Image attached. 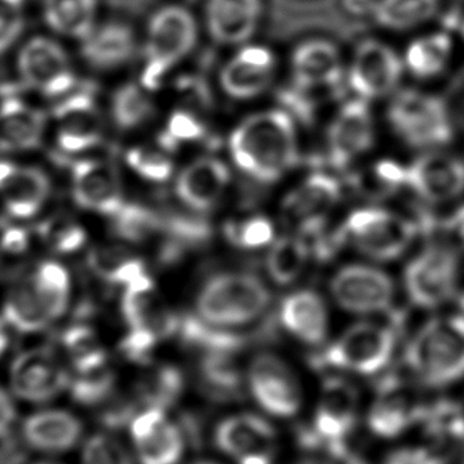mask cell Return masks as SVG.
Wrapping results in <instances>:
<instances>
[{
    "label": "cell",
    "mask_w": 464,
    "mask_h": 464,
    "mask_svg": "<svg viewBox=\"0 0 464 464\" xmlns=\"http://www.w3.org/2000/svg\"><path fill=\"white\" fill-rule=\"evenodd\" d=\"M72 299V278L62 262H37L8 288L3 303L7 326L24 333H40L63 318Z\"/></svg>",
    "instance_id": "cell-1"
},
{
    "label": "cell",
    "mask_w": 464,
    "mask_h": 464,
    "mask_svg": "<svg viewBox=\"0 0 464 464\" xmlns=\"http://www.w3.org/2000/svg\"><path fill=\"white\" fill-rule=\"evenodd\" d=\"M230 150L240 170L261 181H275L297 160L294 122L281 111L251 116L232 133Z\"/></svg>",
    "instance_id": "cell-2"
},
{
    "label": "cell",
    "mask_w": 464,
    "mask_h": 464,
    "mask_svg": "<svg viewBox=\"0 0 464 464\" xmlns=\"http://www.w3.org/2000/svg\"><path fill=\"white\" fill-rule=\"evenodd\" d=\"M406 365L417 383L444 390L464 381V318H436L411 338Z\"/></svg>",
    "instance_id": "cell-3"
},
{
    "label": "cell",
    "mask_w": 464,
    "mask_h": 464,
    "mask_svg": "<svg viewBox=\"0 0 464 464\" xmlns=\"http://www.w3.org/2000/svg\"><path fill=\"white\" fill-rule=\"evenodd\" d=\"M270 302L269 289L247 273H225L207 281L198 296V315L212 326H243L258 318Z\"/></svg>",
    "instance_id": "cell-4"
},
{
    "label": "cell",
    "mask_w": 464,
    "mask_h": 464,
    "mask_svg": "<svg viewBox=\"0 0 464 464\" xmlns=\"http://www.w3.org/2000/svg\"><path fill=\"white\" fill-rule=\"evenodd\" d=\"M15 71L22 87L49 100L65 97L78 84L70 52L53 34L22 41L16 48Z\"/></svg>",
    "instance_id": "cell-5"
},
{
    "label": "cell",
    "mask_w": 464,
    "mask_h": 464,
    "mask_svg": "<svg viewBox=\"0 0 464 464\" xmlns=\"http://www.w3.org/2000/svg\"><path fill=\"white\" fill-rule=\"evenodd\" d=\"M198 37V22L188 8L174 5L160 8L147 27L143 86L158 89L169 70L195 48Z\"/></svg>",
    "instance_id": "cell-6"
},
{
    "label": "cell",
    "mask_w": 464,
    "mask_h": 464,
    "mask_svg": "<svg viewBox=\"0 0 464 464\" xmlns=\"http://www.w3.org/2000/svg\"><path fill=\"white\" fill-rule=\"evenodd\" d=\"M246 387L264 416L292 420L304 406V390L296 371L277 354L258 353L248 362Z\"/></svg>",
    "instance_id": "cell-7"
},
{
    "label": "cell",
    "mask_w": 464,
    "mask_h": 464,
    "mask_svg": "<svg viewBox=\"0 0 464 464\" xmlns=\"http://www.w3.org/2000/svg\"><path fill=\"white\" fill-rule=\"evenodd\" d=\"M121 308L130 326L122 351L130 359H146L158 343L179 329V318L154 294L152 280L128 285Z\"/></svg>",
    "instance_id": "cell-8"
},
{
    "label": "cell",
    "mask_w": 464,
    "mask_h": 464,
    "mask_svg": "<svg viewBox=\"0 0 464 464\" xmlns=\"http://www.w3.org/2000/svg\"><path fill=\"white\" fill-rule=\"evenodd\" d=\"M392 130L409 146L436 149L449 143L452 125L443 101L417 90L398 92L389 109Z\"/></svg>",
    "instance_id": "cell-9"
},
{
    "label": "cell",
    "mask_w": 464,
    "mask_h": 464,
    "mask_svg": "<svg viewBox=\"0 0 464 464\" xmlns=\"http://www.w3.org/2000/svg\"><path fill=\"white\" fill-rule=\"evenodd\" d=\"M71 372L59 352L46 346L21 352L8 370L14 398L32 405L53 402L70 389Z\"/></svg>",
    "instance_id": "cell-10"
},
{
    "label": "cell",
    "mask_w": 464,
    "mask_h": 464,
    "mask_svg": "<svg viewBox=\"0 0 464 464\" xmlns=\"http://www.w3.org/2000/svg\"><path fill=\"white\" fill-rule=\"evenodd\" d=\"M395 351L392 330L375 324L349 327L326 351L327 364L357 376L378 375L392 362Z\"/></svg>",
    "instance_id": "cell-11"
},
{
    "label": "cell",
    "mask_w": 464,
    "mask_h": 464,
    "mask_svg": "<svg viewBox=\"0 0 464 464\" xmlns=\"http://www.w3.org/2000/svg\"><path fill=\"white\" fill-rule=\"evenodd\" d=\"M425 406L427 401L416 384L392 379L384 383L371 401L365 422L375 438L395 440L420 427Z\"/></svg>",
    "instance_id": "cell-12"
},
{
    "label": "cell",
    "mask_w": 464,
    "mask_h": 464,
    "mask_svg": "<svg viewBox=\"0 0 464 464\" xmlns=\"http://www.w3.org/2000/svg\"><path fill=\"white\" fill-rule=\"evenodd\" d=\"M346 232L356 247L376 261L400 258L416 237V227L405 218L386 209H360L346 222Z\"/></svg>",
    "instance_id": "cell-13"
},
{
    "label": "cell",
    "mask_w": 464,
    "mask_h": 464,
    "mask_svg": "<svg viewBox=\"0 0 464 464\" xmlns=\"http://www.w3.org/2000/svg\"><path fill=\"white\" fill-rule=\"evenodd\" d=\"M215 444L235 464H275L278 436L266 416L237 413L219 422Z\"/></svg>",
    "instance_id": "cell-14"
},
{
    "label": "cell",
    "mask_w": 464,
    "mask_h": 464,
    "mask_svg": "<svg viewBox=\"0 0 464 464\" xmlns=\"http://www.w3.org/2000/svg\"><path fill=\"white\" fill-rule=\"evenodd\" d=\"M458 276L457 256L450 248L430 247L406 266V292L419 307L436 308L454 296Z\"/></svg>",
    "instance_id": "cell-15"
},
{
    "label": "cell",
    "mask_w": 464,
    "mask_h": 464,
    "mask_svg": "<svg viewBox=\"0 0 464 464\" xmlns=\"http://www.w3.org/2000/svg\"><path fill=\"white\" fill-rule=\"evenodd\" d=\"M130 450L139 464H179L185 454L181 428L165 408L146 406L130 425Z\"/></svg>",
    "instance_id": "cell-16"
},
{
    "label": "cell",
    "mask_w": 464,
    "mask_h": 464,
    "mask_svg": "<svg viewBox=\"0 0 464 464\" xmlns=\"http://www.w3.org/2000/svg\"><path fill=\"white\" fill-rule=\"evenodd\" d=\"M403 71L402 57L392 46L371 38L357 45L349 82L362 100H373L392 94L400 84Z\"/></svg>",
    "instance_id": "cell-17"
},
{
    "label": "cell",
    "mask_w": 464,
    "mask_h": 464,
    "mask_svg": "<svg viewBox=\"0 0 464 464\" xmlns=\"http://www.w3.org/2000/svg\"><path fill=\"white\" fill-rule=\"evenodd\" d=\"M51 193V179L37 166L0 160V207L11 219H34Z\"/></svg>",
    "instance_id": "cell-18"
},
{
    "label": "cell",
    "mask_w": 464,
    "mask_h": 464,
    "mask_svg": "<svg viewBox=\"0 0 464 464\" xmlns=\"http://www.w3.org/2000/svg\"><path fill=\"white\" fill-rule=\"evenodd\" d=\"M362 413L360 394L345 379L330 378L322 384L314 406V432L326 443H341L356 430Z\"/></svg>",
    "instance_id": "cell-19"
},
{
    "label": "cell",
    "mask_w": 464,
    "mask_h": 464,
    "mask_svg": "<svg viewBox=\"0 0 464 464\" xmlns=\"http://www.w3.org/2000/svg\"><path fill=\"white\" fill-rule=\"evenodd\" d=\"M334 299L346 311L356 314L382 313L392 305L395 286L383 270L367 265L343 267L332 281Z\"/></svg>",
    "instance_id": "cell-20"
},
{
    "label": "cell",
    "mask_w": 464,
    "mask_h": 464,
    "mask_svg": "<svg viewBox=\"0 0 464 464\" xmlns=\"http://www.w3.org/2000/svg\"><path fill=\"white\" fill-rule=\"evenodd\" d=\"M406 185L428 203L454 200L464 192V162L447 152H425L406 169Z\"/></svg>",
    "instance_id": "cell-21"
},
{
    "label": "cell",
    "mask_w": 464,
    "mask_h": 464,
    "mask_svg": "<svg viewBox=\"0 0 464 464\" xmlns=\"http://www.w3.org/2000/svg\"><path fill=\"white\" fill-rule=\"evenodd\" d=\"M75 90V89H73ZM68 92L54 113V138L68 154L92 150L103 135V120L94 101L86 94Z\"/></svg>",
    "instance_id": "cell-22"
},
{
    "label": "cell",
    "mask_w": 464,
    "mask_h": 464,
    "mask_svg": "<svg viewBox=\"0 0 464 464\" xmlns=\"http://www.w3.org/2000/svg\"><path fill=\"white\" fill-rule=\"evenodd\" d=\"M21 435L27 447L44 455L72 451L83 438V424L72 411L44 408L22 422Z\"/></svg>",
    "instance_id": "cell-23"
},
{
    "label": "cell",
    "mask_w": 464,
    "mask_h": 464,
    "mask_svg": "<svg viewBox=\"0 0 464 464\" xmlns=\"http://www.w3.org/2000/svg\"><path fill=\"white\" fill-rule=\"evenodd\" d=\"M71 185L76 203L87 211L116 215L124 206L121 177L105 160H81L73 169Z\"/></svg>",
    "instance_id": "cell-24"
},
{
    "label": "cell",
    "mask_w": 464,
    "mask_h": 464,
    "mask_svg": "<svg viewBox=\"0 0 464 464\" xmlns=\"http://www.w3.org/2000/svg\"><path fill=\"white\" fill-rule=\"evenodd\" d=\"M275 68V56L269 49L261 45L243 46L223 68L220 82L230 97L248 100L270 86Z\"/></svg>",
    "instance_id": "cell-25"
},
{
    "label": "cell",
    "mask_w": 464,
    "mask_h": 464,
    "mask_svg": "<svg viewBox=\"0 0 464 464\" xmlns=\"http://www.w3.org/2000/svg\"><path fill=\"white\" fill-rule=\"evenodd\" d=\"M373 144V121L365 101L346 103L333 121L329 132L332 162L338 168L349 165Z\"/></svg>",
    "instance_id": "cell-26"
},
{
    "label": "cell",
    "mask_w": 464,
    "mask_h": 464,
    "mask_svg": "<svg viewBox=\"0 0 464 464\" xmlns=\"http://www.w3.org/2000/svg\"><path fill=\"white\" fill-rule=\"evenodd\" d=\"M78 44L79 54L90 68L113 71L132 59L136 37L132 27L124 22H98Z\"/></svg>",
    "instance_id": "cell-27"
},
{
    "label": "cell",
    "mask_w": 464,
    "mask_h": 464,
    "mask_svg": "<svg viewBox=\"0 0 464 464\" xmlns=\"http://www.w3.org/2000/svg\"><path fill=\"white\" fill-rule=\"evenodd\" d=\"M340 185L332 177L315 174L303 182L284 203L288 219L299 225L302 231L318 230L333 207L340 200Z\"/></svg>",
    "instance_id": "cell-28"
},
{
    "label": "cell",
    "mask_w": 464,
    "mask_h": 464,
    "mask_svg": "<svg viewBox=\"0 0 464 464\" xmlns=\"http://www.w3.org/2000/svg\"><path fill=\"white\" fill-rule=\"evenodd\" d=\"M262 15L261 0H208L206 7L209 35L222 45L250 40Z\"/></svg>",
    "instance_id": "cell-29"
},
{
    "label": "cell",
    "mask_w": 464,
    "mask_h": 464,
    "mask_svg": "<svg viewBox=\"0 0 464 464\" xmlns=\"http://www.w3.org/2000/svg\"><path fill=\"white\" fill-rule=\"evenodd\" d=\"M292 70L296 86L337 89L343 76L340 52L330 41H305L295 49Z\"/></svg>",
    "instance_id": "cell-30"
},
{
    "label": "cell",
    "mask_w": 464,
    "mask_h": 464,
    "mask_svg": "<svg viewBox=\"0 0 464 464\" xmlns=\"http://www.w3.org/2000/svg\"><path fill=\"white\" fill-rule=\"evenodd\" d=\"M228 181L230 171L225 163L203 158L182 171L177 181V195L190 208L206 211L220 200Z\"/></svg>",
    "instance_id": "cell-31"
},
{
    "label": "cell",
    "mask_w": 464,
    "mask_h": 464,
    "mask_svg": "<svg viewBox=\"0 0 464 464\" xmlns=\"http://www.w3.org/2000/svg\"><path fill=\"white\" fill-rule=\"evenodd\" d=\"M281 322L297 340L316 346L327 337V311L324 300L311 291L291 295L281 304Z\"/></svg>",
    "instance_id": "cell-32"
},
{
    "label": "cell",
    "mask_w": 464,
    "mask_h": 464,
    "mask_svg": "<svg viewBox=\"0 0 464 464\" xmlns=\"http://www.w3.org/2000/svg\"><path fill=\"white\" fill-rule=\"evenodd\" d=\"M46 117L26 101L5 100L0 103V144L7 150H30L43 140Z\"/></svg>",
    "instance_id": "cell-33"
},
{
    "label": "cell",
    "mask_w": 464,
    "mask_h": 464,
    "mask_svg": "<svg viewBox=\"0 0 464 464\" xmlns=\"http://www.w3.org/2000/svg\"><path fill=\"white\" fill-rule=\"evenodd\" d=\"M98 0H41V16L51 34L75 43L98 24Z\"/></svg>",
    "instance_id": "cell-34"
},
{
    "label": "cell",
    "mask_w": 464,
    "mask_h": 464,
    "mask_svg": "<svg viewBox=\"0 0 464 464\" xmlns=\"http://www.w3.org/2000/svg\"><path fill=\"white\" fill-rule=\"evenodd\" d=\"M420 430L424 438L443 449L464 447V405L451 398L428 402Z\"/></svg>",
    "instance_id": "cell-35"
},
{
    "label": "cell",
    "mask_w": 464,
    "mask_h": 464,
    "mask_svg": "<svg viewBox=\"0 0 464 464\" xmlns=\"http://www.w3.org/2000/svg\"><path fill=\"white\" fill-rule=\"evenodd\" d=\"M454 43L446 32L421 35L409 44L403 56L405 70L419 79H432L440 75L452 59Z\"/></svg>",
    "instance_id": "cell-36"
},
{
    "label": "cell",
    "mask_w": 464,
    "mask_h": 464,
    "mask_svg": "<svg viewBox=\"0 0 464 464\" xmlns=\"http://www.w3.org/2000/svg\"><path fill=\"white\" fill-rule=\"evenodd\" d=\"M440 5L441 0H376L372 15L384 29L406 32L435 18Z\"/></svg>",
    "instance_id": "cell-37"
},
{
    "label": "cell",
    "mask_w": 464,
    "mask_h": 464,
    "mask_svg": "<svg viewBox=\"0 0 464 464\" xmlns=\"http://www.w3.org/2000/svg\"><path fill=\"white\" fill-rule=\"evenodd\" d=\"M308 248L299 237H284L270 248L267 256V272L281 285L294 283L304 269Z\"/></svg>",
    "instance_id": "cell-38"
},
{
    "label": "cell",
    "mask_w": 464,
    "mask_h": 464,
    "mask_svg": "<svg viewBox=\"0 0 464 464\" xmlns=\"http://www.w3.org/2000/svg\"><path fill=\"white\" fill-rule=\"evenodd\" d=\"M111 114L117 127L121 130H133L151 119L154 105L140 87L135 83H128L114 92Z\"/></svg>",
    "instance_id": "cell-39"
},
{
    "label": "cell",
    "mask_w": 464,
    "mask_h": 464,
    "mask_svg": "<svg viewBox=\"0 0 464 464\" xmlns=\"http://www.w3.org/2000/svg\"><path fill=\"white\" fill-rule=\"evenodd\" d=\"M92 266L106 280L125 286L146 276L143 262L121 247H101L92 256Z\"/></svg>",
    "instance_id": "cell-40"
},
{
    "label": "cell",
    "mask_w": 464,
    "mask_h": 464,
    "mask_svg": "<svg viewBox=\"0 0 464 464\" xmlns=\"http://www.w3.org/2000/svg\"><path fill=\"white\" fill-rule=\"evenodd\" d=\"M114 217V230L130 242H147L165 230V219L146 207L122 206Z\"/></svg>",
    "instance_id": "cell-41"
},
{
    "label": "cell",
    "mask_w": 464,
    "mask_h": 464,
    "mask_svg": "<svg viewBox=\"0 0 464 464\" xmlns=\"http://www.w3.org/2000/svg\"><path fill=\"white\" fill-rule=\"evenodd\" d=\"M81 464H135V457L116 436L101 432L84 441Z\"/></svg>",
    "instance_id": "cell-42"
},
{
    "label": "cell",
    "mask_w": 464,
    "mask_h": 464,
    "mask_svg": "<svg viewBox=\"0 0 464 464\" xmlns=\"http://www.w3.org/2000/svg\"><path fill=\"white\" fill-rule=\"evenodd\" d=\"M27 26V0H0V57L15 51Z\"/></svg>",
    "instance_id": "cell-43"
},
{
    "label": "cell",
    "mask_w": 464,
    "mask_h": 464,
    "mask_svg": "<svg viewBox=\"0 0 464 464\" xmlns=\"http://www.w3.org/2000/svg\"><path fill=\"white\" fill-rule=\"evenodd\" d=\"M114 375L108 365L87 371V372L71 373L68 392L73 400L83 405H92L106 397L113 387Z\"/></svg>",
    "instance_id": "cell-44"
},
{
    "label": "cell",
    "mask_w": 464,
    "mask_h": 464,
    "mask_svg": "<svg viewBox=\"0 0 464 464\" xmlns=\"http://www.w3.org/2000/svg\"><path fill=\"white\" fill-rule=\"evenodd\" d=\"M127 160L139 176L149 181L163 182L170 179L173 173V162L170 158L158 150L146 147L130 150Z\"/></svg>",
    "instance_id": "cell-45"
},
{
    "label": "cell",
    "mask_w": 464,
    "mask_h": 464,
    "mask_svg": "<svg viewBox=\"0 0 464 464\" xmlns=\"http://www.w3.org/2000/svg\"><path fill=\"white\" fill-rule=\"evenodd\" d=\"M384 464H450L447 450L424 439L419 443L398 447Z\"/></svg>",
    "instance_id": "cell-46"
},
{
    "label": "cell",
    "mask_w": 464,
    "mask_h": 464,
    "mask_svg": "<svg viewBox=\"0 0 464 464\" xmlns=\"http://www.w3.org/2000/svg\"><path fill=\"white\" fill-rule=\"evenodd\" d=\"M227 232L232 242L245 248L264 247L275 237L272 223L265 218H251L239 225H231Z\"/></svg>",
    "instance_id": "cell-47"
},
{
    "label": "cell",
    "mask_w": 464,
    "mask_h": 464,
    "mask_svg": "<svg viewBox=\"0 0 464 464\" xmlns=\"http://www.w3.org/2000/svg\"><path fill=\"white\" fill-rule=\"evenodd\" d=\"M206 135L204 125L200 120L187 111H174L169 120L168 132L163 138V146L171 149L179 141L200 140Z\"/></svg>",
    "instance_id": "cell-48"
},
{
    "label": "cell",
    "mask_w": 464,
    "mask_h": 464,
    "mask_svg": "<svg viewBox=\"0 0 464 464\" xmlns=\"http://www.w3.org/2000/svg\"><path fill=\"white\" fill-rule=\"evenodd\" d=\"M375 176L387 188L406 185V169L390 160H383L376 165Z\"/></svg>",
    "instance_id": "cell-49"
},
{
    "label": "cell",
    "mask_w": 464,
    "mask_h": 464,
    "mask_svg": "<svg viewBox=\"0 0 464 464\" xmlns=\"http://www.w3.org/2000/svg\"><path fill=\"white\" fill-rule=\"evenodd\" d=\"M15 417L16 409L13 394L0 386V439H5L10 433Z\"/></svg>",
    "instance_id": "cell-50"
},
{
    "label": "cell",
    "mask_w": 464,
    "mask_h": 464,
    "mask_svg": "<svg viewBox=\"0 0 464 464\" xmlns=\"http://www.w3.org/2000/svg\"><path fill=\"white\" fill-rule=\"evenodd\" d=\"M447 230L464 247V206L459 207L447 222Z\"/></svg>",
    "instance_id": "cell-51"
},
{
    "label": "cell",
    "mask_w": 464,
    "mask_h": 464,
    "mask_svg": "<svg viewBox=\"0 0 464 464\" xmlns=\"http://www.w3.org/2000/svg\"><path fill=\"white\" fill-rule=\"evenodd\" d=\"M8 345V337H7V324L5 321L0 322V357L5 353V349H7Z\"/></svg>",
    "instance_id": "cell-52"
},
{
    "label": "cell",
    "mask_w": 464,
    "mask_h": 464,
    "mask_svg": "<svg viewBox=\"0 0 464 464\" xmlns=\"http://www.w3.org/2000/svg\"><path fill=\"white\" fill-rule=\"evenodd\" d=\"M291 464H332V463L324 462V460H319V459H303V460H297V462H294Z\"/></svg>",
    "instance_id": "cell-53"
},
{
    "label": "cell",
    "mask_w": 464,
    "mask_h": 464,
    "mask_svg": "<svg viewBox=\"0 0 464 464\" xmlns=\"http://www.w3.org/2000/svg\"><path fill=\"white\" fill-rule=\"evenodd\" d=\"M189 464H219V463L211 462V460H196V462H192Z\"/></svg>",
    "instance_id": "cell-54"
},
{
    "label": "cell",
    "mask_w": 464,
    "mask_h": 464,
    "mask_svg": "<svg viewBox=\"0 0 464 464\" xmlns=\"http://www.w3.org/2000/svg\"><path fill=\"white\" fill-rule=\"evenodd\" d=\"M35 464H63V463H57V462H40V463H35Z\"/></svg>",
    "instance_id": "cell-55"
},
{
    "label": "cell",
    "mask_w": 464,
    "mask_h": 464,
    "mask_svg": "<svg viewBox=\"0 0 464 464\" xmlns=\"http://www.w3.org/2000/svg\"><path fill=\"white\" fill-rule=\"evenodd\" d=\"M459 464H464V460H463V462H462V463H459Z\"/></svg>",
    "instance_id": "cell-56"
}]
</instances>
